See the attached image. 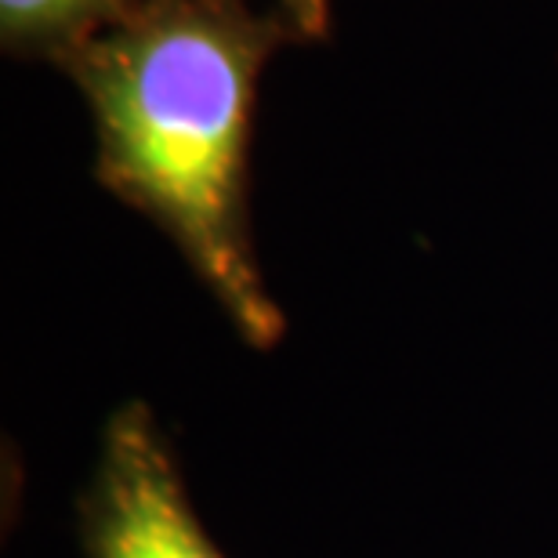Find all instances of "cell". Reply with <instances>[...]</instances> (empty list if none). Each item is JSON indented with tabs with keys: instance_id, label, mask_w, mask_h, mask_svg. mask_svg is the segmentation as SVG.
Instances as JSON below:
<instances>
[{
	"instance_id": "6da1fadb",
	"label": "cell",
	"mask_w": 558,
	"mask_h": 558,
	"mask_svg": "<svg viewBox=\"0 0 558 558\" xmlns=\"http://www.w3.org/2000/svg\"><path fill=\"white\" fill-rule=\"evenodd\" d=\"M287 37L243 0H149L65 62L92 109L98 185L174 243L254 352L287 333L251 236L254 102Z\"/></svg>"
},
{
	"instance_id": "277c9868",
	"label": "cell",
	"mask_w": 558,
	"mask_h": 558,
	"mask_svg": "<svg viewBox=\"0 0 558 558\" xmlns=\"http://www.w3.org/2000/svg\"><path fill=\"white\" fill-rule=\"evenodd\" d=\"M251 4V0H243ZM269 15L283 22V29L298 40L327 37L330 29V0H265Z\"/></svg>"
},
{
	"instance_id": "7a4b0ae2",
	"label": "cell",
	"mask_w": 558,
	"mask_h": 558,
	"mask_svg": "<svg viewBox=\"0 0 558 558\" xmlns=\"http://www.w3.org/2000/svg\"><path fill=\"white\" fill-rule=\"evenodd\" d=\"M76 541L84 558H229L142 399L120 403L102 424L95 468L76 497Z\"/></svg>"
},
{
	"instance_id": "3957f363",
	"label": "cell",
	"mask_w": 558,
	"mask_h": 558,
	"mask_svg": "<svg viewBox=\"0 0 558 558\" xmlns=\"http://www.w3.org/2000/svg\"><path fill=\"white\" fill-rule=\"evenodd\" d=\"M149 0H0V37L11 54L70 62Z\"/></svg>"
}]
</instances>
